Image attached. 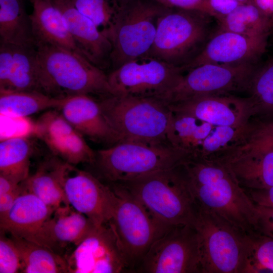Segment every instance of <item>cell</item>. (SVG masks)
Listing matches in <instances>:
<instances>
[{
  "label": "cell",
  "mask_w": 273,
  "mask_h": 273,
  "mask_svg": "<svg viewBox=\"0 0 273 273\" xmlns=\"http://www.w3.org/2000/svg\"><path fill=\"white\" fill-rule=\"evenodd\" d=\"M180 165L197 208L245 234L257 232V206L224 162L190 155Z\"/></svg>",
  "instance_id": "obj_1"
},
{
  "label": "cell",
  "mask_w": 273,
  "mask_h": 273,
  "mask_svg": "<svg viewBox=\"0 0 273 273\" xmlns=\"http://www.w3.org/2000/svg\"><path fill=\"white\" fill-rule=\"evenodd\" d=\"M36 48L42 93L59 98L114 95L108 74L83 55L49 44H37Z\"/></svg>",
  "instance_id": "obj_2"
},
{
  "label": "cell",
  "mask_w": 273,
  "mask_h": 273,
  "mask_svg": "<svg viewBox=\"0 0 273 273\" xmlns=\"http://www.w3.org/2000/svg\"><path fill=\"white\" fill-rule=\"evenodd\" d=\"M213 19L199 11L168 8L158 19L153 44L145 57L185 71L216 31Z\"/></svg>",
  "instance_id": "obj_3"
},
{
  "label": "cell",
  "mask_w": 273,
  "mask_h": 273,
  "mask_svg": "<svg viewBox=\"0 0 273 273\" xmlns=\"http://www.w3.org/2000/svg\"><path fill=\"white\" fill-rule=\"evenodd\" d=\"M189 155L169 143L122 142L96 151L90 166L96 176L110 184L175 167Z\"/></svg>",
  "instance_id": "obj_4"
},
{
  "label": "cell",
  "mask_w": 273,
  "mask_h": 273,
  "mask_svg": "<svg viewBox=\"0 0 273 273\" xmlns=\"http://www.w3.org/2000/svg\"><path fill=\"white\" fill-rule=\"evenodd\" d=\"M99 99L120 142L169 143L166 135L173 113L161 99L112 95Z\"/></svg>",
  "instance_id": "obj_5"
},
{
  "label": "cell",
  "mask_w": 273,
  "mask_h": 273,
  "mask_svg": "<svg viewBox=\"0 0 273 273\" xmlns=\"http://www.w3.org/2000/svg\"><path fill=\"white\" fill-rule=\"evenodd\" d=\"M120 184L168 226L192 224L196 207L180 163Z\"/></svg>",
  "instance_id": "obj_6"
},
{
  "label": "cell",
  "mask_w": 273,
  "mask_h": 273,
  "mask_svg": "<svg viewBox=\"0 0 273 273\" xmlns=\"http://www.w3.org/2000/svg\"><path fill=\"white\" fill-rule=\"evenodd\" d=\"M167 9L153 0H129L119 6L111 25L104 30L112 44L111 71L146 56L158 19Z\"/></svg>",
  "instance_id": "obj_7"
},
{
  "label": "cell",
  "mask_w": 273,
  "mask_h": 273,
  "mask_svg": "<svg viewBox=\"0 0 273 273\" xmlns=\"http://www.w3.org/2000/svg\"><path fill=\"white\" fill-rule=\"evenodd\" d=\"M108 185L116 195L108 223L116 235L129 272H136L151 247L171 226L157 219L141 201L120 184Z\"/></svg>",
  "instance_id": "obj_8"
},
{
  "label": "cell",
  "mask_w": 273,
  "mask_h": 273,
  "mask_svg": "<svg viewBox=\"0 0 273 273\" xmlns=\"http://www.w3.org/2000/svg\"><path fill=\"white\" fill-rule=\"evenodd\" d=\"M201 273H243L247 235L218 216L196 207Z\"/></svg>",
  "instance_id": "obj_9"
},
{
  "label": "cell",
  "mask_w": 273,
  "mask_h": 273,
  "mask_svg": "<svg viewBox=\"0 0 273 273\" xmlns=\"http://www.w3.org/2000/svg\"><path fill=\"white\" fill-rule=\"evenodd\" d=\"M257 64L206 63L188 70L177 85L161 98L167 104L192 98L248 91Z\"/></svg>",
  "instance_id": "obj_10"
},
{
  "label": "cell",
  "mask_w": 273,
  "mask_h": 273,
  "mask_svg": "<svg viewBox=\"0 0 273 273\" xmlns=\"http://www.w3.org/2000/svg\"><path fill=\"white\" fill-rule=\"evenodd\" d=\"M184 72L182 68L144 57L110 71L108 79L114 95L161 98L177 85Z\"/></svg>",
  "instance_id": "obj_11"
},
{
  "label": "cell",
  "mask_w": 273,
  "mask_h": 273,
  "mask_svg": "<svg viewBox=\"0 0 273 273\" xmlns=\"http://www.w3.org/2000/svg\"><path fill=\"white\" fill-rule=\"evenodd\" d=\"M136 272L201 273L198 237L193 224L170 226L151 247Z\"/></svg>",
  "instance_id": "obj_12"
},
{
  "label": "cell",
  "mask_w": 273,
  "mask_h": 273,
  "mask_svg": "<svg viewBox=\"0 0 273 273\" xmlns=\"http://www.w3.org/2000/svg\"><path fill=\"white\" fill-rule=\"evenodd\" d=\"M58 169L69 205L100 226L111 219L115 198L111 187L90 171L59 159Z\"/></svg>",
  "instance_id": "obj_13"
},
{
  "label": "cell",
  "mask_w": 273,
  "mask_h": 273,
  "mask_svg": "<svg viewBox=\"0 0 273 273\" xmlns=\"http://www.w3.org/2000/svg\"><path fill=\"white\" fill-rule=\"evenodd\" d=\"M65 258L70 273L129 272L116 235L108 223L96 226Z\"/></svg>",
  "instance_id": "obj_14"
},
{
  "label": "cell",
  "mask_w": 273,
  "mask_h": 273,
  "mask_svg": "<svg viewBox=\"0 0 273 273\" xmlns=\"http://www.w3.org/2000/svg\"><path fill=\"white\" fill-rule=\"evenodd\" d=\"M220 160L245 191L273 187V146L262 141L254 130Z\"/></svg>",
  "instance_id": "obj_15"
},
{
  "label": "cell",
  "mask_w": 273,
  "mask_h": 273,
  "mask_svg": "<svg viewBox=\"0 0 273 273\" xmlns=\"http://www.w3.org/2000/svg\"><path fill=\"white\" fill-rule=\"evenodd\" d=\"M173 113L193 116L213 126H240L253 116L248 99L233 94L207 95L167 104Z\"/></svg>",
  "instance_id": "obj_16"
},
{
  "label": "cell",
  "mask_w": 273,
  "mask_h": 273,
  "mask_svg": "<svg viewBox=\"0 0 273 273\" xmlns=\"http://www.w3.org/2000/svg\"><path fill=\"white\" fill-rule=\"evenodd\" d=\"M267 39L250 37L217 28L201 53L185 71L206 63L257 64L266 51Z\"/></svg>",
  "instance_id": "obj_17"
},
{
  "label": "cell",
  "mask_w": 273,
  "mask_h": 273,
  "mask_svg": "<svg viewBox=\"0 0 273 273\" xmlns=\"http://www.w3.org/2000/svg\"><path fill=\"white\" fill-rule=\"evenodd\" d=\"M41 92L36 46L0 43V92Z\"/></svg>",
  "instance_id": "obj_18"
},
{
  "label": "cell",
  "mask_w": 273,
  "mask_h": 273,
  "mask_svg": "<svg viewBox=\"0 0 273 273\" xmlns=\"http://www.w3.org/2000/svg\"><path fill=\"white\" fill-rule=\"evenodd\" d=\"M60 10L67 27L81 54L104 70L110 68L112 44L105 31L80 13L69 0H52Z\"/></svg>",
  "instance_id": "obj_19"
},
{
  "label": "cell",
  "mask_w": 273,
  "mask_h": 273,
  "mask_svg": "<svg viewBox=\"0 0 273 273\" xmlns=\"http://www.w3.org/2000/svg\"><path fill=\"white\" fill-rule=\"evenodd\" d=\"M93 96L76 95L65 97L57 110L83 136L109 145L120 143L103 112L99 99Z\"/></svg>",
  "instance_id": "obj_20"
},
{
  "label": "cell",
  "mask_w": 273,
  "mask_h": 273,
  "mask_svg": "<svg viewBox=\"0 0 273 273\" xmlns=\"http://www.w3.org/2000/svg\"><path fill=\"white\" fill-rule=\"evenodd\" d=\"M96 226L87 217L70 205H64L55 210L32 241L63 256V248L69 245L78 244Z\"/></svg>",
  "instance_id": "obj_21"
},
{
  "label": "cell",
  "mask_w": 273,
  "mask_h": 273,
  "mask_svg": "<svg viewBox=\"0 0 273 273\" xmlns=\"http://www.w3.org/2000/svg\"><path fill=\"white\" fill-rule=\"evenodd\" d=\"M30 1L32 11L29 16L36 46L49 44L82 55L67 27L61 11L53 1Z\"/></svg>",
  "instance_id": "obj_22"
},
{
  "label": "cell",
  "mask_w": 273,
  "mask_h": 273,
  "mask_svg": "<svg viewBox=\"0 0 273 273\" xmlns=\"http://www.w3.org/2000/svg\"><path fill=\"white\" fill-rule=\"evenodd\" d=\"M54 211L35 195L23 192L16 200L7 216L0 220L1 230L12 236L32 241Z\"/></svg>",
  "instance_id": "obj_23"
},
{
  "label": "cell",
  "mask_w": 273,
  "mask_h": 273,
  "mask_svg": "<svg viewBox=\"0 0 273 273\" xmlns=\"http://www.w3.org/2000/svg\"><path fill=\"white\" fill-rule=\"evenodd\" d=\"M58 161L57 157L45 161L20 183L23 193L35 195L54 211L69 205L60 178Z\"/></svg>",
  "instance_id": "obj_24"
},
{
  "label": "cell",
  "mask_w": 273,
  "mask_h": 273,
  "mask_svg": "<svg viewBox=\"0 0 273 273\" xmlns=\"http://www.w3.org/2000/svg\"><path fill=\"white\" fill-rule=\"evenodd\" d=\"M0 43L36 46L30 16L22 0H0Z\"/></svg>",
  "instance_id": "obj_25"
},
{
  "label": "cell",
  "mask_w": 273,
  "mask_h": 273,
  "mask_svg": "<svg viewBox=\"0 0 273 273\" xmlns=\"http://www.w3.org/2000/svg\"><path fill=\"white\" fill-rule=\"evenodd\" d=\"M21 260V272H68L65 258L50 248L23 238L11 237Z\"/></svg>",
  "instance_id": "obj_26"
},
{
  "label": "cell",
  "mask_w": 273,
  "mask_h": 273,
  "mask_svg": "<svg viewBox=\"0 0 273 273\" xmlns=\"http://www.w3.org/2000/svg\"><path fill=\"white\" fill-rule=\"evenodd\" d=\"M62 98L36 91L0 92V113L11 118H23L40 111L58 109Z\"/></svg>",
  "instance_id": "obj_27"
},
{
  "label": "cell",
  "mask_w": 273,
  "mask_h": 273,
  "mask_svg": "<svg viewBox=\"0 0 273 273\" xmlns=\"http://www.w3.org/2000/svg\"><path fill=\"white\" fill-rule=\"evenodd\" d=\"M32 145L26 136L3 138L0 143V174L20 184L29 175Z\"/></svg>",
  "instance_id": "obj_28"
},
{
  "label": "cell",
  "mask_w": 273,
  "mask_h": 273,
  "mask_svg": "<svg viewBox=\"0 0 273 273\" xmlns=\"http://www.w3.org/2000/svg\"><path fill=\"white\" fill-rule=\"evenodd\" d=\"M214 126L193 116L173 113L167 140L174 148L195 154Z\"/></svg>",
  "instance_id": "obj_29"
},
{
  "label": "cell",
  "mask_w": 273,
  "mask_h": 273,
  "mask_svg": "<svg viewBox=\"0 0 273 273\" xmlns=\"http://www.w3.org/2000/svg\"><path fill=\"white\" fill-rule=\"evenodd\" d=\"M216 22L217 29L250 37L268 38L272 32L267 20L251 3L240 4Z\"/></svg>",
  "instance_id": "obj_30"
},
{
  "label": "cell",
  "mask_w": 273,
  "mask_h": 273,
  "mask_svg": "<svg viewBox=\"0 0 273 273\" xmlns=\"http://www.w3.org/2000/svg\"><path fill=\"white\" fill-rule=\"evenodd\" d=\"M254 127L250 122L237 126H214L193 155L220 159L245 141Z\"/></svg>",
  "instance_id": "obj_31"
},
{
  "label": "cell",
  "mask_w": 273,
  "mask_h": 273,
  "mask_svg": "<svg viewBox=\"0 0 273 273\" xmlns=\"http://www.w3.org/2000/svg\"><path fill=\"white\" fill-rule=\"evenodd\" d=\"M247 92L253 115H273V58L257 66Z\"/></svg>",
  "instance_id": "obj_32"
},
{
  "label": "cell",
  "mask_w": 273,
  "mask_h": 273,
  "mask_svg": "<svg viewBox=\"0 0 273 273\" xmlns=\"http://www.w3.org/2000/svg\"><path fill=\"white\" fill-rule=\"evenodd\" d=\"M44 143L56 157L70 164L76 166L82 163L90 165L95 161L96 152L77 131Z\"/></svg>",
  "instance_id": "obj_33"
},
{
  "label": "cell",
  "mask_w": 273,
  "mask_h": 273,
  "mask_svg": "<svg viewBox=\"0 0 273 273\" xmlns=\"http://www.w3.org/2000/svg\"><path fill=\"white\" fill-rule=\"evenodd\" d=\"M273 273V238L256 232L247 235L243 273Z\"/></svg>",
  "instance_id": "obj_34"
},
{
  "label": "cell",
  "mask_w": 273,
  "mask_h": 273,
  "mask_svg": "<svg viewBox=\"0 0 273 273\" xmlns=\"http://www.w3.org/2000/svg\"><path fill=\"white\" fill-rule=\"evenodd\" d=\"M76 131L57 109H50L40 116L32 127V132L45 143Z\"/></svg>",
  "instance_id": "obj_35"
},
{
  "label": "cell",
  "mask_w": 273,
  "mask_h": 273,
  "mask_svg": "<svg viewBox=\"0 0 273 273\" xmlns=\"http://www.w3.org/2000/svg\"><path fill=\"white\" fill-rule=\"evenodd\" d=\"M82 14L100 28L107 29L111 25L119 5L114 0H69Z\"/></svg>",
  "instance_id": "obj_36"
},
{
  "label": "cell",
  "mask_w": 273,
  "mask_h": 273,
  "mask_svg": "<svg viewBox=\"0 0 273 273\" xmlns=\"http://www.w3.org/2000/svg\"><path fill=\"white\" fill-rule=\"evenodd\" d=\"M6 232L0 233V272L16 273L21 270L22 264L18 250L12 238Z\"/></svg>",
  "instance_id": "obj_37"
},
{
  "label": "cell",
  "mask_w": 273,
  "mask_h": 273,
  "mask_svg": "<svg viewBox=\"0 0 273 273\" xmlns=\"http://www.w3.org/2000/svg\"><path fill=\"white\" fill-rule=\"evenodd\" d=\"M240 4L236 0H206L204 12L218 20L230 14Z\"/></svg>",
  "instance_id": "obj_38"
},
{
  "label": "cell",
  "mask_w": 273,
  "mask_h": 273,
  "mask_svg": "<svg viewBox=\"0 0 273 273\" xmlns=\"http://www.w3.org/2000/svg\"><path fill=\"white\" fill-rule=\"evenodd\" d=\"M256 206L257 232L273 238V208Z\"/></svg>",
  "instance_id": "obj_39"
},
{
  "label": "cell",
  "mask_w": 273,
  "mask_h": 273,
  "mask_svg": "<svg viewBox=\"0 0 273 273\" xmlns=\"http://www.w3.org/2000/svg\"><path fill=\"white\" fill-rule=\"evenodd\" d=\"M153 1L167 8L196 10L202 12H204V5L206 1V0Z\"/></svg>",
  "instance_id": "obj_40"
},
{
  "label": "cell",
  "mask_w": 273,
  "mask_h": 273,
  "mask_svg": "<svg viewBox=\"0 0 273 273\" xmlns=\"http://www.w3.org/2000/svg\"><path fill=\"white\" fill-rule=\"evenodd\" d=\"M246 192L256 205L273 208V187Z\"/></svg>",
  "instance_id": "obj_41"
},
{
  "label": "cell",
  "mask_w": 273,
  "mask_h": 273,
  "mask_svg": "<svg viewBox=\"0 0 273 273\" xmlns=\"http://www.w3.org/2000/svg\"><path fill=\"white\" fill-rule=\"evenodd\" d=\"M23 193L21 184L16 189L0 195V220L7 215L17 198Z\"/></svg>",
  "instance_id": "obj_42"
},
{
  "label": "cell",
  "mask_w": 273,
  "mask_h": 273,
  "mask_svg": "<svg viewBox=\"0 0 273 273\" xmlns=\"http://www.w3.org/2000/svg\"><path fill=\"white\" fill-rule=\"evenodd\" d=\"M270 25L273 33V0H251Z\"/></svg>",
  "instance_id": "obj_43"
},
{
  "label": "cell",
  "mask_w": 273,
  "mask_h": 273,
  "mask_svg": "<svg viewBox=\"0 0 273 273\" xmlns=\"http://www.w3.org/2000/svg\"><path fill=\"white\" fill-rule=\"evenodd\" d=\"M256 132L263 142L273 146V121L257 125Z\"/></svg>",
  "instance_id": "obj_44"
},
{
  "label": "cell",
  "mask_w": 273,
  "mask_h": 273,
  "mask_svg": "<svg viewBox=\"0 0 273 273\" xmlns=\"http://www.w3.org/2000/svg\"><path fill=\"white\" fill-rule=\"evenodd\" d=\"M20 184H17L7 177L0 174V195L16 189L19 186Z\"/></svg>",
  "instance_id": "obj_45"
},
{
  "label": "cell",
  "mask_w": 273,
  "mask_h": 273,
  "mask_svg": "<svg viewBox=\"0 0 273 273\" xmlns=\"http://www.w3.org/2000/svg\"><path fill=\"white\" fill-rule=\"evenodd\" d=\"M119 5H121L129 0H114Z\"/></svg>",
  "instance_id": "obj_46"
},
{
  "label": "cell",
  "mask_w": 273,
  "mask_h": 273,
  "mask_svg": "<svg viewBox=\"0 0 273 273\" xmlns=\"http://www.w3.org/2000/svg\"><path fill=\"white\" fill-rule=\"evenodd\" d=\"M240 4H248L251 3L250 1L251 0H236Z\"/></svg>",
  "instance_id": "obj_47"
},
{
  "label": "cell",
  "mask_w": 273,
  "mask_h": 273,
  "mask_svg": "<svg viewBox=\"0 0 273 273\" xmlns=\"http://www.w3.org/2000/svg\"></svg>",
  "instance_id": "obj_48"
}]
</instances>
